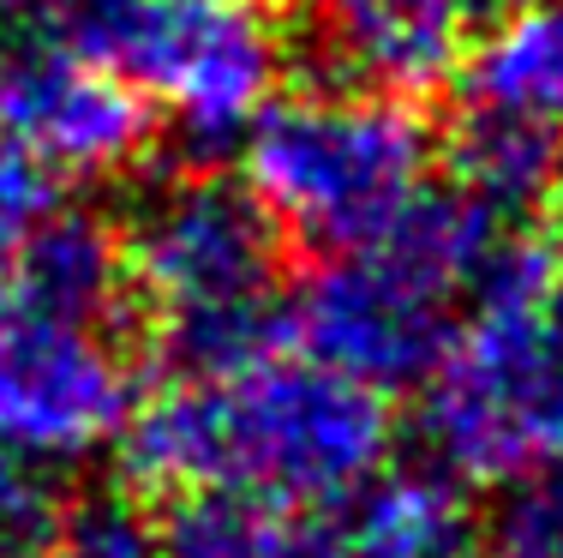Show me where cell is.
I'll use <instances>...</instances> for the list:
<instances>
[{
	"mask_svg": "<svg viewBox=\"0 0 563 558\" xmlns=\"http://www.w3.org/2000/svg\"><path fill=\"white\" fill-rule=\"evenodd\" d=\"M504 241V210L462 180H426L384 234L306 276L288 307V337L300 354L372 384L378 396L420 391Z\"/></svg>",
	"mask_w": 563,
	"mask_h": 558,
	"instance_id": "7a4b0ae2",
	"label": "cell"
},
{
	"mask_svg": "<svg viewBox=\"0 0 563 558\" xmlns=\"http://www.w3.org/2000/svg\"><path fill=\"white\" fill-rule=\"evenodd\" d=\"M467 547V499L444 469H378L318 528V558H474Z\"/></svg>",
	"mask_w": 563,
	"mask_h": 558,
	"instance_id": "30bf717a",
	"label": "cell"
},
{
	"mask_svg": "<svg viewBox=\"0 0 563 558\" xmlns=\"http://www.w3.org/2000/svg\"><path fill=\"white\" fill-rule=\"evenodd\" d=\"M66 511L73 499H66L55 462L0 445V558H48Z\"/></svg>",
	"mask_w": 563,
	"mask_h": 558,
	"instance_id": "9a60e30c",
	"label": "cell"
},
{
	"mask_svg": "<svg viewBox=\"0 0 563 558\" xmlns=\"http://www.w3.org/2000/svg\"><path fill=\"white\" fill-rule=\"evenodd\" d=\"M156 540L163 558H318V528L300 511L246 493H180Z\"/></svg>",
	"mask_w": 563,
	"mask_h": 558,
	"instance_id": "4fadbf2b",
	"label": "cell"
},
{
	"mask_svg": "<svg viewBox=\"0 0 563 558\" xmlns=\"http://www.w3.org/2000/svg\"><path fill=\"white\" fill-rule=\"evenodd\" d=\"M0 288L102 330H126L132 307H139L126 271V241L97 210H55L31 234V247L19 252V264L0 276Z\"/></svg>",
	"mask_w": 563,
	"mask_h": 558,
	"instance_id": "8fae6325",
	"label": "cell"
},
{
	"mask_svg": "<svg viewBox=\"0 0 563 558\" xmlns=\"http://www.w3.org/2000/svg\"><path fill=\"white\" fill-rule=\"evenodd\" d=\"M467 114L563 132V0H509L462 55Z\"/></svg>",
	"mask_w": 563,
	"mask_h": 558,
	"instance_id": "7c38bea8",
	"label": "cell"
},
{
	"mask_svg": "<svg viewBox=\"0 0 563 558\" xmlns=\"http://www.w3.org/2000/svg\"><path fill=\"white\" fill-rule=\"evenodd\" d=\"M390 396L300 349L168 379L120 433L126 474L151 493H246L300 516L354 499L390 469Z\"/></svg>",
	"mask_w": 563,
	"mask_h": 558,
	"instance_id": "6da1fadb",
	"label": "cell"
},
{
	"mask_svg": "<svg viewBox=\"0 0 563 558\" xmlns=\"http://www.w3.org/2000/svg\"><path fill=\"white\" fill-rule=\"evenodd\" d=\"M55 210H60L55 175H48L24 144H12L7 132H0V276L19 264V252L31 247V234L43 229Z\"/></svg>",
	"mask_w": 563,
	"mask_h": 558,
	"instance_id": "ac0fdd59",
	"label": "cell"
},
{
	"mask_svg": "<svg viewBox=\"0 0 563 558\" xmlns=\"http://www.w3.org/2000/svg\"><path fill=\"white\" fill-rule=\"evenodd\" d=\"M246 186L282 241L336 259L366 247L396 222V210L426 186L432 127L396 90L324 85L300 97H271L240 139Z\"/></svg>",
	"mask_w": 563,
	"mask_h": 558,
	"instance_id": "5b68a950",
	"label": "cell"
},
{
	"mask_svg": "<svg viewBox=\"0 0 563 558\" xmlns=\"http://www.w3.org/2000/svg\"><path fill=\"white\" fill-rule=\"evenodd\" d=\"M432 469L462 486H509L563 457V276L552 247H498L450 349L420 384Z\"/></svg>",
	"mask_w": 563,
	"mask_h": 558,
	"instance_id": "3957f363",
	"label": "cell"
},
{
	"mask_svg": "<svg viewBox=\"0 0 563 558\" xmlns=\"http://www.w3.org/2000/svg\"><path fill=\"white\" fill-rule=\"evenodd\" d=\"M0 132L48 175H126L156 144V114L85 43L31 36L0 55Z\"/></svg>",
	"mask_w": 563,
	"mask_h": 558,
	"instance_id": "ba28073f",
	"label": "cell"
},
{
	"mask_svg": "<svg viewBox=\"0 0 563 558\" xmlns=\"http://www.w3.org/2000/svg\"><path fill=\"white\" fill-rule=\"evenodd\" d=\"M132 300L174 379L228 372L288 342L282 229L246 180L180 168L120 229Z\"/></svg>",
	"mask_w": 563,
	"mask_h": 558,
	"instance_id": "277c9868",
	"label": "cell"
},
{
	"mask_svg": "<svg viewBox=\"0 0 563 558\" xmlns=\"http://www.w3.org/2000/svg\"><path fill=\"white\" fill-rule=\"evenodd\" d=\"M498 511L486 523L492 558H563V457L498 486Z\"/></svg>",
	"mask_w": 563,
	"mask_h": 558,
	"instance_id": "2e32d148",
	"label": "cell"
},
{
	"mask_svg": "<svg viewBox=\"0 0 563 558\" xmlns=\"http://www.w3.org/2000/svg\"><path fill=\"white\" fill-rule=\"evenodd\" d=\"M132 408L126 330L78 325L0 288V445L60 469L126 433Z\"/></svg>",
	"mask_w": 563,
	"mask_h": 558,
	"instance_id": "52a82bcc",
	"label": "cell"
},
{
	"mask_svg": "<svg viewBox=\"0 0 563 558\" xmlns=\"http://www.w3.org/2000/svg\"><path fill=\"white\" fill-rule=\"evenodd\" d=\"M479 0H312V24L342 85L413 90L462 66Z\"/></svg>",
	"mask_w": 563,
	"mask_h": 558,
	"instance_id": "9c48e42d",
	"label": "cell"
},
{
	"mask_svg": "<svg viewBox=\"0 0 563 558\" xmlns=\"http://www.w3.org/2000/svg\"><path fill=\"white\" fill-rule=\"evenodd\" d=\"M102 0H0L7 24H31V31H85V19Z\"/></svg>",
	"mask_w": 563,
	"mask_h": 558,
	"instance_id": "d6986e66",
	"label": "cell"
},
{
	"mask_svg": "<svg viewBox=\"0 0 563 558\" xmlns=\"http://www.w3.org/2000/svg\"><path fill=\"white\" fill-rule=\"evenodd\" d=\"M552 193L563 198V132H558V168H552Z\"/></svg>",
	"mask_w": 563,
	"mask_h": 558,
	"instance_id": "ffe728a7",
	"label": "cell"
},
{
	"mask_svg": "<svg viewBox=\"0 0 563 558\" xmlns=\"http://www.w3.org/2000/svg\"><path fill=\"white\" fill-rule=\"evenodd\" d=\"M558 168V132L516 127L498 114H462L455 132V180L474 198H486L492 210H521L540 193H552Z\"/></svg>",
	"mask_w": 563,
	"mask_h": 558,
	"instance_id": "5bb4252c",
	"label": "cell"
},
{
	"mask_svg": "<svg viewBox=\"0 0 563 558\" xmlns=\"http://www.w3.org/2000/svg\"><path fill=\"white\" fill-rule=\"evenodd\" d=\"M85 48L168 114L192 168L246 139L282 78V31L264 0H102Z\"/></svg>",
	"mask_w": 563,
	"mask_h": 558,
	"instance_id": "8992f818",
	"label": "cell"
},
{
	"mask_svg": "<svg viewBox=\"0 0 563 558\" xmlns=\"http://www.w3.org/2000/svg\"><path fill=\"white\" fill-rule=\"evenodd\" d=\"M552 264H558V276H563V234H558V247H552Z\"/></svg>",
	"mask_w": 563,
	"mask_h": 558,
	"instance_id": "44dd1931",
	"label": "cell"
},
{
	"mask_svg": "<svg viewBox=\"0 0 563 558\" xmlns=\"http://www.w3.org/2000/svg\"><path fill=\"white\" fill-rule=\"evenodd\" d=\"M48 558H163V540H156V516L139 499L97 493L73 499Z\"/></svg>",
	"mask_w": 563,
	"mask_h": 558,
	"instance_id": "e0dca14e",
	"label": "cell"
}]
</instances>
